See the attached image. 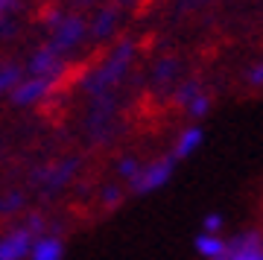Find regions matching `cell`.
<instances>
[{
  "mask_svg": "<svg viewBox=\"0 0 263 260\" xmlns=\"http://www.w3.org/2000/svg\"><path fill=\"white\" fill-rule=\"evenodd\" d=\"M173 173H176V161L170 158V155H161V158H152V161H141L135 178L129 181V190L138 193V196L158 193L161 187L170 184Z\"/></svg>",
  "mask_w": 263,
  "mask_h": 260,
  "instance_id": "6da1fadb",
  "label": "cell"
},
{
  "mask_svg": "<svg viewBox=\"0 0 263 260\" xmlns=\"http://www.w3.org/2000/svg\"><path fill=\"white\" fill-rule=\"evenodd\" d=\"M129 62H132V44H120L103 65L97 67V73L91 79H85V88L91 94H105L111 85L120 82V76L126 73Z\"/></svg>",
  "mask_w": 263,
  "mask_h": 260,
  "instance_id": "7a4b0ae2",
  "label": "cell"
},
{
  "mask_svg": "<svg viewBox=\"0 0 263 260\" xmlns=\"http://www.w3.org/2000/svg\"><path fill=\"white\" fill-rule=\"evenodd\" d=\"M38 234L41 231L35 225H15L6 234H0V260H27Z\"/></svg>",
  "mask_w": 263,
  "mask_h": 260,
  "instance_id": "3957f363",
  "label": "cell"
},
{
  "mask_svg": "<svg viewBox=\"0 0 263 260\" xmlns=\"http://www.w3.org/2000/svg\"><path fill=\"white\" fill-rule=\"evenodd\" d=\"M216 260H263V234L240 231L226 240V249Z\"/></svg>",
  "mask_w": 263,
  "mask_h": 260,
  "instance_id": "277c9868",
  "label": "cell"
},
{
  "mask_svg": "<svg viewBox=\"0 0 263 260\" xmlns=\"http://www.w3.org/2000/svg\"><path fill=\"white\" fill-rule=\"evenodd\" d=\"M56 82L59 79H53V76H24L21 85L9 97L15 100V105H38V102H44L53 94Z\"/></svg>",
  "mask_w": 263,
  "mask_h": 260,
  "instance_id": "5b68a950",
  "label": "cell"
},
{
  "mask_svg": "<svg viewBox=\"0 0 263 260\" xmlns=\"http://www.w3.org/2000/svg\"><path fill=\"white\" fill-rule=\"evenodd\" d=\"M176 100H179V105L190 114V117H193V120H199V117H205V114L211 112V97H208V91L199 82L179 85Z\"/></svg>",
  "mask_w": 263,
  "mask_h": 260,
  "instance_id": "8992f818",
  "label": "cell"
},
{
  "mask_svg": "<svg viewBox=\"0 0 263 260\" xmlns=\"http://www.w3.org/2000/svg\"><path fill=\"white\" fill-rule=\"evenodd\" d=\"M202 143H205V132H202V126H199V123H190V126H184V129L176 135L173 149H170V158L176 161V164L193 158L199 149H202Z\"/></svg>",
  "mask_w": 263,
  "mask_h": 260,
  "instance_id": "52a82bcc",
  "label": "cell"
},
{
  "mask_svg": "<svg viewBox=\"0 0 263 260\" xmlns=\"http://www.w3.org/2000/svg\"><path fill=\"white\" fill-rule=\"evenodd\" d=\"M27 260H65V240L56 234H38Z\"/></svg>",
  "mask_w": 263,
  "mask_h": 260,
  "instance_id": "ba28073f",
  "label": "cell"
},
{
  "mask_svg": "<svg viewBox=\"0 0 263 260\" xmlns=\"http://www.w3.org/2000/svg\"><path fill=\"white\" fill-rule=\"evenodd\" d=\"M56 35H53V50L56 53H65V50H73L79 41L85 38V24L82 21H76V18H70V21H62V24H56Z\"/></svg>",
  "mask_w": 263,
  "mask_h": 260,
  "instance_id": "9c48e42d",
  "label": "cell"
},
{
  "mask_svg": "<svg viewBox=\"0 0 263 260\" xmlns=\"http://www.w3.org/2000/svg\"><path fill=\"white\" fill-rule=\"evenodd\" d=\"M226 234H208V231H199L196 240H193V249L202 260H216L226 249Z\"/></svg>",
  "mask_w": 263,
  "mask_h": 260,
  "instance_id": "30bf717a",
  "label": "cell"
},
{
  "mask_svg": "<svg viewBox=\"0 0 263 260\" xmlns=\"http://www.w3.org/2000/svg\"><path fill=\"white\" fill-rule=\"evenodd\" d=\"M73 173H76V161H59V164H53V167H47L41 173V184L50 187V190H59L62 184L70 181Z\"/></svg>",
  "mask_w": 263,
  "mask_h": 260,
  "instance_id": "8fae6325",
  "label": "cell"
},
{
  "mask_svg": "<svg viewBox=\"0 0 263 260\" xmlns=\"http://www.w3.org/2000/svg\"><path fill=\"white\" fill-rule=\"evenodd\" d=\"M21 79H24V67L12 65V62L0 65V94H12L21 85Z\"/></svg>",
  "mask_w": 263,
  "mask_h": 260,
  "instance_id": "7c38bea8",
  "label": "cell"
},
{
  "mask_svg": "<svg viewBox=\"0 0 263 260\" xmlns=\"http://www.w3.org/2000/svg\"><path fill=\"white\" fill-rule=\"evenodd\" d=\"M138 167H141V161L138 158H120L117 161V176L129 184L132 178H135V173H138Z\"/></svg>",
  "mask_w": 263,
  "mask_h": 260,
  "instance_id": "4fadbf2b",
  "label": "cell"
},
{
  "mask_svg": "<svg viewBox=\"0 0 263 260\" xmlns=\"http://www.w3.org/2000/svg\"><path fill=\"white\" fill-rule=\"evenodd\" d=\"M199 231H208V234H222V214H208L202 219V228Z\"/></svg>",
  "mask_w": 263,
  "mask_h": 260,
  "instance_id": "5bb4252c",
  "label": "cell"
},
{
  "mask_svg": "<svg viewBox=\"0 0 263 260\" xmlns=\"http://www.w3.org/2000/svg\"><path fill=\"white\" fill-rule=\"evenodd\" d=\"M246 82L252 85V88H263V62L249 67V73H246Z\"/></svg>",
  "mask_w": 263,
  "mask_h": 260,
  "instance_id": "9a60e30c",
  "label": "cell"
},
{
  "mask_svg": "<svg viewBox=\"0 0 263 260\" xmlns=\"http://www.w3.org/2000/svg\"><path fill=\"white\" fill-rule=\"evenodd\" d=\"M120 196H123L120 187H105L103 190V205L105 208H117V205H120Z\"/></svg>",
  "mask_w": 263,
  "mask_h": 260,
  "instance_id": "2e32d148",
  "label": "cell"
},
{
  "mask_svg": "<svg viewBox=\"0 0 263 260\" xmlns=\"http://www.w3.org/2000/svg\"><path fill=\"white\" fill-rule=\"evenodd\" d=\"M9 6H12V0H0V15H3V12L9 9Z\"/></svg>",
  "mask_w": 263,
  "mask_h": 260,
  "instance_id": "e0dca14e",
  "label": "cell"
}]
</instances>
